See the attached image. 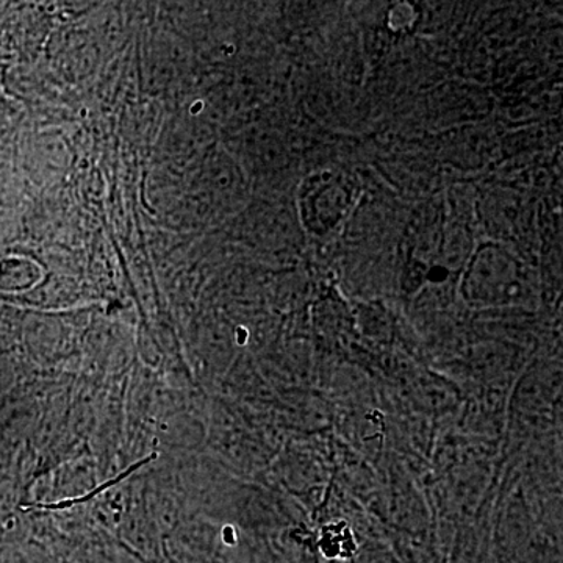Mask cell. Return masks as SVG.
Returning a JSON list of instances; mask_svg holds the SVG:
<instances>
[{
    "label": "cell",
    "mask_w": 563,
    "mask_h": 563,
    "mask_svg": "<svg viewBox=\"0 0 563 563\" xmlns=\"http://www.w3.org/2000/svg\"><path fill=\"white\" fill-rule=\"evenodd\" d=\"M157 457V454H151L150 457L143 459L141 462H136L135 465H132L131 468L125 470L124 473L120 474V476L114 477V479L109 481V483H106L101 485V487L96 488L95 492L88 493V495L81 496V498L77 499H68V501H62L57 504H44V506H38L40 509H49V510H63V509H69V507H73L74 504H81L90 501V499L95 498L98 493H101L103 490H107V488L113 487V485H117L118 483H121L122 479H125V477L131 476L132 473H135L136 470L141 468V466L146 465V463H150L151 461H154V459Z\"/></svg>",
    "instance_id": "1"
}]
</instances>
